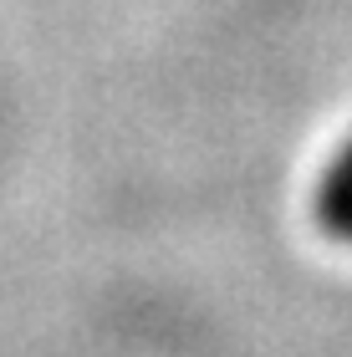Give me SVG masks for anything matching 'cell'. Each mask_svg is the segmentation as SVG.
I'll return each mask as SVG.
<instances>
[{"label":"cell","instance_id":"6da1fadb","mask_svg":"<svg viewBox=\"0 0 352 357\" xmlns=\"http://www.w3.org/2000/svg\"><path fill=\"white\" fill-rule=\"evenodd\" d=\"M316 220L327 235L352 245V133L342 138V149L327 158L322 178H316Z\"/></svg>","mask_w":352,"mask_h":357}]
</instances>
